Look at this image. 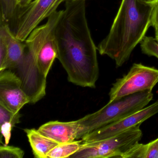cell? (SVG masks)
Instances as JSON below:
<instances>
[{"label":"cell","instance_id":"1","mask_svg":"<svg viewBox=\"0 0 158 158\" xmlns=\"http://www.w3.org/2000/svg\"><path fill=\"white\" fill-rule=\"evenodd\" d=\"M54 34L57 59L68 81L83 87H96L99 73L98 49L88 25L85 0H66Z\"/></svg>","mask_w":158,"mask_h":158},{"label":"cell","instance_id":"2","mask_svg":"<svg viewBox=\"0 0 158 158\" xmlns=\"http://www.w3.org/2000/svg\"><path fill=\"white\" fill-rule=\"evenodd\" d=\"M156 4L122 0L109 34L97 47L100 54L114 60L116 67L123 66L152 26Z\"/></svg>","mask_w":158,"mask_h":158},{"label":"cell","instance_id":"3","mask_svg":"<svg viewBox=\"0 0 158 158\" xmlns=\"http://www.w3.org/2000/svg\"><path fill=\"white\" fill-rule=\"evenodd\" d=\"M59 16L53 14L45 24L35 28L26 40L24 57L18 68L17 75L23 82V87L30 99L35 103L46 95V80L40 74L37 66V57L40 49L50 33L55 28Z\"/></svg>","mask_w":158,"mask_h":158},{"label":"cell","instance_id":"4","mask_svg":"<svg viewBox=\"0 0 158 158\" xmlns=\"http://www.w3.org/2000/svg\"><path fill=\"white\" fill-rule=\"evenodd\" d=\"M152 91L138 92L112 102L80 118L78 139L145 108L153 99Z\"/></svg>","mask_w":158,"mask_h":158},{"label":"cell","instance_id":"5","mask_svg":"<svg viewBox=\"0 0 158 158\" xmlns=\"http://www.w3.org/2000/svg\"><path fill=\"white\" fill-rule=\"evenodd\" d=\"M136 126L118 135L99 141L83 143L80 149L70 158H121L133 145L138 143L143 133Z\"/></svg>","mask_w":158,"mask_h":158},{"label":"cell","instance_id":"6","mask_svg":"<svg viewBox=\"0 0 158 158\" xmlns=\"http://www.w3.org/2000/svg\"><path fill=\"white\" fill-rule=\"evenodd\" d=\"M158 83V69L140 63L134 64L126 75L113 84L109 102L138 92L152 91Z\"/></svg>","mask_w":158,"mask_h":158},{"label":"cell","instance_id":"7","mask_svg":"<svg viewBox=\"0 0 158 158\" xmlns=\"http://www.w3.org/2000/svg\"><path fill=\"white\" fill-rule=\"evenodd\" d=\"M66 0H35L28 6L20 8L12 32L21 41H25L42 21L57 11Z\"/></svg>","mask_w":158,"mask_h":158},{"label":"cell","instance_id":"8","mask_svg":"<svg viewBox=\"0 0 158 158\" xmlns=\"http://www.w3.org/2000/svg\"><path fill=\"white\" fill-rule=\"evenodd\" d=\"M158 113V100L115 123L92 131L81 138L83 143H89L109 138L136 126L140 125L146 120Z\"/></svg>","mask_w":158,"mask_h":158},{"label":"cell","instance_id":"9","mask_svg":"<svg viewBox=\"0 0 158 158\" xmlns=\"http://www.w3.org/2000/svg\"><path fill=\"white\" fill-rule=\"evenodd\" d=\"M0 102L15 114L30 103L29 97L23 89L22 80L10 70L0 72Z\"/></svg>","mask_w":158,"mask_h":158},{"label":"cell","instance_id":"10","mask_svg":"<svg viewBox=\"0 0 158 158\" xmlns=\"http://www.w3.org/2000/svg\"><path fill=\"white\" fill-rule=\"evenodd\" d=\"M80 127L79 119L68 122L50 121L41 125L38 130L60 144L77 139Z\"/></svg>","mask_w":158,"mask_h":158},{"label":"cell","instance_id":"11","mask_svg":"<svg viewBox=\"0 0 158 158\" xmlns=\"http://www.w3.org/2000/svg\"><path fill=\"white\" fill-rule=\"evenodd\" d=\"M6 34L7 56L4 64L0 67V72L17 69L23 59L26 49L25 42L19 40L15 37L7 23Z\"/></svg>","mask_w":158,"mask_h":158},{"label":"cell","instance_id":"12","mask_svg":"<svg viewBox=\"0 0 158 158\" xmlns=\"http://www.w3.org/2000/svg\"><path fill=\"white\" fill-rule=\"evenodd\" d=\"M54 29L55 28L46 38L39 51L37 57V66L39 73L42 78L46 80L58 54Z\"/></svg>","mask_w":158,"mask_h":158},{"label":"cell","instance_id":"13","mask_svg":"<svg viewBox=\"0 0 158 158\" xmlns=\"http://www.w3.org/2000/svg\"><path fill=\"white\" fill-rule=\"evenodd\" d=\"M35 158H48L49 152L59 144L57 141L44 135L38 129H24Z\"/></svg>","mask_w":158,"mask_h":158},{"label":"cell","instance_id":"14","mask_svg":"<svg viewBox=\"0 0 158 158\" xmlns=\"http://www.w3.org/2000/svg\"><path fill=\"white\" fill-rule=\"evenodd\" d=\"M1 17L12 30L20 10L18 0H0Z\"/></svg>","mask_w":158,"mask_h":158},{"label":"cell","instance_id":"15","mask_svg":"<svg viewBox=\"0 0 158 158\" xmlns=\"http://www.w3.org/2000/svg\"><path fill=\"white\" fill-rule=\"evenodd\" d=\"M82 139L60 143L54 147L48 155V158H70L78 151L82 145Z\"/></svg>","mask_w":158,"mask_h":158},{"label":"cell","instance_id":"16","mask_svg":"<svg viewBox=\"0 0 158 158\" xmlns=\"http://www.w3.org/2000/svg\"><path fill=\"white\" fill-rule=\"evenodd\" d=\"M140 47L143 53L158 59V41L156 38L145 36L140 42Z\"/></svg>","mask_w":158,"mask_h":158},{"label":"cell","instance_id":"17","mask_svg":"<svg viewBox=\"0 0 158 158\" xmlns=\"http://www.w3.org/2000/svg\"><path fill=\"white\" fill-rule=\"evenodd\" d=\"M21 115L20 112L14 113L3 103L0 102V124L7 122L15 126L20 122Z\"/></svg>","mask_w":158,"mask_h":158},{"label":"cell","instance_id":"18","mask_svg":"<svg viewBox=\"0 0 158 158\" xmlns=\"http://www.w3.org/2000/svg\"><path fill=\"white\" fill-rule=\"evenodd\" d=\"M24 154V151L18 147L6 144L0 146V158H23Z\"/></svg>","mask_w":158,"mask_h":158},{"label":"cell","instance_id":"19","mask_svg":"<svg viewBox=\"0 0 158 158\" xmlns=\"http://www.w3.org/2000/svg\"><path fill=\"white\" fill-rule=\"evenodd\" d=\"M145 158H158V138L145 144Z\"/></svg>","mask_w":158,"mask_h":158},{"label":"cell","instance_id":"20","mask_svg":"<svg viewBox=\"0 0 158 158\" xmlns=\"http://www.w3.org/2000/svg\"><path fill=\"white\" fill-rule=\"evenodd\" d=\"M152 26L155 29H158V3L156 4L152 15Z\"/></svg>","mask_w":158,"mask_h":158},{"label":"cell","instance_id":"21","mask_svg":"<svg viewBox=\"0 0 158 158\" xmlns=\"http://www.w3.org/2000/svg\"><path fill=\"white\" fill-rule=\"evenodd\" d=\"M33 0H18V5L20 8H24L28 6Z\"/></svg>","mask_w":158,"mask_h":158},{"label":"cell","instance_id":"22","mask_svg":"<svg viewBox=\"0 0 158 158\" xmlns=\"http://www.w3.org/2000/svg\"><path fill=\"white\" fill-rule=\"evenodd\" d=\"M144 3L149 4H156L158 3V0H140Z\"/></svg>","mask_w":158,"mask_h":158},{"label":"cell","instance_id":"23","mask_svg":"<svg viewBox=\"0 0 158 158\" xmlns=\"http://www.w3.org/2000/svg\"><path fill=\"white\" fill-rule=\"evenodd\" d=\"M155 38L158 39V29H155Z\"/></svg>","mask_w":158,"mask_h":158},{"label":"cell","instance_id":"24","mask_svg":"<svg viewBox=\"0 0 158 158\" xmlns=\"http://www.w3.org/2000/svg\"><path fill=\"white\" fill-rule=\"evenodd\" d=\"M156 40H158V39H156Z\"/></svg>","mask_w":158,"mask_h":158}]
</instances>
